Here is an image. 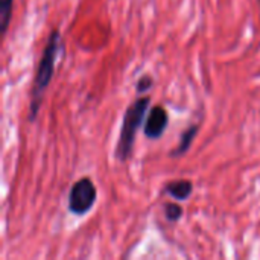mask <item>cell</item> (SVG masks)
Returning <instances> with one entry per match:
<instances>
[{
    "label": "cell",
    "mask_w": 260,
    "mask_h": 260,
    "mask_svg": "<svg viewBox=\"0 0 260 260\" xmlns=\"http://www.w3.org/2000/svg\"><path fill=\"white\" fill-rule=\"evenodd\" d=\"M166 192L178 200V201H183V200H187L192 192H193V186L189 180H177V181H172L171 184H168L166 187Z\"/></svg>",
    "instance_id": "5b68a950"
},
{
    "label": "cell",
    "mask_w": 260,
    "mask_h": 260,
    "mask_svg": "<svg viewBox=\"0 0 260 260\" xmlns=\"http://www.w3.org/2000/svg\"><path fill=\"white\" fill-rule=\"evenodd\" d=\"M151 87H152V79H151V76H143V78H140V81L137 82V91H139V93H143V91L149 90Z\"/></svg>",
    "instance_id": "9c48e42d"
},
{
    "label": "cell",
    "mask_w": 260,
    "mask_h": 260,
    "mask_svg": "<svg viewBox=\"0 0 260 260\" xmlns=\"http://www.w3.org/2000/svg\"><path fill=\"white\" fill-rule=\"evenodd\" d=\"M12 2L14 0H0V29H2V34H5L8 29L11 14H12Z\"/></svg>",
    "instance_id": "52a82bcc"
},
{
    "label": "cell",
    "mask_w": 260,
    "mask_h": 260,
    "mask_svg": "<svg viewBox=\"0 0 260 260\" xmlns=\"http://www.w3.org/2000/svg\"><path fill=\"white\" fill-rule=\"evenodd\" d=\"M149 105V98H142L136 101L125 113L123 122H122V131L120 139L117 145V158L120 161H125L133 151L134 146V137L139 129V126L143 123L146 117V110Z\"/></svg>",
    "instance_id": "7a4b0ae2"
},
{
    "label": "cell",
    "mask_w": 260,
    "mask_h": 260,
    "mask_svg": "<svg viewBox=\"0 0 260 260\" xmlns=\"http://www.w3.org/2000/svg\"><path fill=\"white\" fill-rule=\"evenodd\" d=\"M168 113L163 107H154L145 122V134L149 139H158L168 126Z\"/></svg>",
    "instance_id": "277c9868"
},
{
    "label": "cell",
    "mask_w": 260,
    "mask_h": 260,
    "mask_svg": "<svg viewBox=\"0 0 260 260\" xmlns=\"http://www.w3.org/2000/svg\"><path fill=\"white\" fill-rule=\"evenodd\" d=\"M59 46H61V37L58 30H53L47 40L44 53L40 59L38 64V70H37V76H35V88H34V99H32V105H30V116L29 119L34 120L38 108H40V101H41V94L44 93L46 87L50 84V79L53 76L55 72V62H56V56L59 52Z\"/></svg>",
    "instance_id": "6da1fadb"
},
{
    "label": "cell",
    "mask_w": 260,
    "mask_h": 260,
    "mask_svg": "<svg viewBox=\"0 0 260 260\" xmlns=\"http://www.w3.org/2000/svg\"><path fill=\"white\" fill-rule=\"evenodd\" d=\"M96 201V187L88 178H82L73 184L69 193V210L75 215H85Z\"/></svg>",
    "instance_id": "3957f363"
},
{
    "label": "cell",
    "mask_w": 260,
    "mask_h": 260,
    "mask_svg": "<svg viewBox=\"0 0 260 260\" xmlns=\"http://www.w3.org/2000/svg\"><path fill=\"white\" fill-rule=\"evenodd\" d=\"M197 133H198V126H197V125H192L189 129H186V131L183 133V136H181V142H180L178 148L172 152V155H174V157H178V155L184 154V152L189 149V146L192 145V142H193Z\"/></svg>",
    "instance_id": "8992f818"
},
{
    "label": "cell",
    "mask_w": 260,
    "mask_h": 260,
    "mask_svg": "<svg viewBox=\"0 0 260 260\" xmlns=\"http://www.w3.org/2000/svg\"><path fill=\"white\" fill-rule=\"evenodd\" d=\"M165 210H166V218H168L171 222H175V221H178V219L183 216V210H181V207H180L178 204H174V203L166 204Z\"/></svg>",
    "instance_id": "ba28073f"
}]
</instances>
